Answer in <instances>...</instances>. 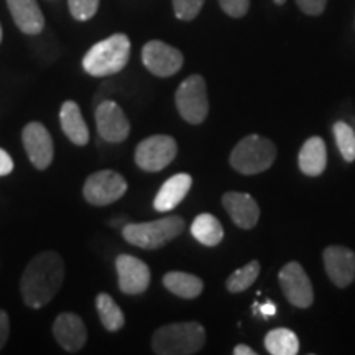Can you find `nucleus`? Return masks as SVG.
<instances>
[{"mask_svg":"<svg viewBox=\"0 0 355 355\" xmlns=\"http://www.w3.org/2000/svg\"><path fill=\"white\" fill-rule=\"evenodd\" d=\"M64 283V261L56 252H42L26 265L20 279L24 303L32 309H40L55 298Z\"/></svg>","mask_w":355,"mask_h":355,"instance_id":"obj_1","label":"nucleus"},{"mask_svg":"<svg viewBox=\"0 0 355 355\" xmlns=\"http://www.w3.org/2000/svg\"><path fill=\"white\" fill-rule=\"evenodd\" d=\"M132 43L127 35L115 33L91 46L83 58V68L94 78L121 73L130 60Z\"/></svg>","mask_w":355,"mask_h":355,"instance_id":"obj_2","label":"nucleus"},{"mask_svg":"<svg viewBox=\"0 0 355 355\" xmlns=\"http://www.w3.org/2000/svg\"><path fill=\"white\" fill-rule=\"evenodd\" d=\"M206 344V329L196 321L173 322L155 331L153 352L158 355L198 354Z\"/></svg>","mask_w":355,"mask_h":355,"instance_id":"obj_3","label":"nucleus"},{"mask_svg":"<svg viewBox=\"0 0 355 355\" xmlns=\"http://www.w3.org/2000/svg\"><path fill=\"white\" fill-rule=\"evenodd\" d=\"M183 217L170 216L152 222L125 224L122 229V235L130 245L144 248V250H157V248L165 247L180 234H183Z\"/></svg>","mask_w":355,"mask_h":355,"instance_id":"obj_4","label":"nucleus"},{"mask_svg":"<svg viewBox=\"0 0 355 355\" xmlns=\"http://www.w3.org/2000/svg\"><path fill=\"white\" fill-rule=\"evenodd\" d=\"M277 159V146L260 135H247L230 153V166L241 175H259L272 168Z\"/></svg>","mask_w":355,"mask_h":355,"instance_id":"obj_5","label":"nucleus"},{"mask_svg":"<svg viewBox=\"0 0 355 355\" xmlns=\"http://www.w3.org/2000/svg\"><path fill=\"white\" fill-rule=\"evenodd\" d=\"M175 102L183 121L191 125H199L206 121L207 114H209V99H207V87L204 78L199 74L186 78L178 87Z\"/></svg>","mask_w":355,"mask_h":355,"instance_id":"obj_6","label":"nucleus"},{"mask_svg":"<svg viewBox=\"0 0 355 355\" xmlns=\"http://www.w3.org/2000/svg\"><path fill=\"white\" fill-rule=\"evenodd\" d=\"M128 184L121 173L112 170H101L87 176L84 183V199L91 206H109L119 201L127 193Z\"/></svg>","mask_w":355,"mask_h":355,"instance_id":"obj_7","label":"nucleus"},{"mask_svg":"<svg viewBox=\"0 0 355 355\" xmlns=\"http://www.w3.org/2000/svg\"><path fill=\"white\" fill-rule=\"evenodd\" d=\"M178 145L170 135H152L135 148V163L146 173H158L176 158Z\"/></svg>","mask_w":355,"mask_h":355,"instance_id":"obj_8","label":"nucleus"},{"mask_svg":"<svg viewBox=\"0 0 355 355\" xmlns=\"http://www.w3.org/2000/svg\"><path fill=\"white\" fill-rule=\"evenodd\" d=\"M141 61L153 76L168 78L183 68L184 56L178 48L170 46L159 40H152L141 50Z\"/></svg>","mask_w":355,"mask_h":355,"instance_id":"obj_9","label":"nucleus"},{"mask_svg":"<svg viewBox=\"0 0 355 355\" xmlns=\"http://www.w3.org/2000/svg\"><path fill=\"white\" fill-rule=\"evenodd\" d=\"M279 286L283 295L296 308L306 309L313 304L314 290L311 279L298 261H290L279 270Z\"/></svg>","mask_w":355,"mask_h":355,"instance_id":"obj_10","label":"nucleus"},{"mask_svg":"<svg viewBox=\"0 0 355 355\" xmlns=\"http://www.w3.org/2000/svg\"><path fill=\"white\" fill-rule=\"evenodd\" d=\"M97 133L107 144H122L130 135V122L115 101H102L96 109Z\"/></svg>","mask_w":355,"mask_h":355,"instance_id":"obj_11","label":"nucleus"},{"mask_svg":"<svg viewBox=\"0 0 355 355\" xmlns=\"http://www.w3.org/2000/svg\"><path fill=\"white\" fill-rule=\"evenodd\" d=\"M21 140L32 165L40 171L46 170L55 158V145L48 128L42 122L26 123L21 132Z\"/></svg>","mask_w":355,"mask_h":355,"instance_id":"obj_12","label":"nucleus"},{"mask_svg":"<svg viewBox=\"0 0 355 355\" xmlns=\"http://www.w3.org/2000/svg\"><path fill=\"white\" fill-rule=\"evenodd\" d=\"M115 268H117L119 288L123 295L137 296L148 290L152 273L145 261L133 255H119L115 259Z\"/></svg>","mask_w":355,"mask_h":355,"instance_id":"obj_13","label":"nucleus"},{"mask_svg":"<svg viewBox=\"0 0 355 355\" xmlns=\"http://www.w3.org/2000/svg\"><path fill=\"white\" fill-rule=\"evenodd\" d=\"M324 268L337 288H347L355 279V252L343 245H331L324 250Z\"/></svg>","mask_w":355,"mask_h":355,"instance_id":"obj_14","label":"nucleus"},{"mask_svg":"<svg viewBox=\"0 0 355 355\" xmlns=\"http://www.w3.org/2000/svg\"><path fill=\"white\" fill-rule=\"evenodd\" d=\"M53 336L66 352H79L87 343L86 324L78 314L61 313L53 322Z\"/></svg>","mask_w":355,"mask_h":355,"instance_id":"obj_15","label":"nucleus"},{"mask_svg":"<svg viewBox=\"0 0 355 355\" xmlns=\"http://www.w3.org/2000/svg\"><path fill=\"white\" fill-rule=\"evenodd\" d=\"M222 204L234 224L243 230L254 229L260 219V207L250 194L229 191L222 196Z\"/></svg>","mask_w":355,"mask_h":355,"instance_id":"obj_16","label":"nucleus"},{"mask_svg":"<svg viewBox=\"0 0 355 355\" xmlns=\"http://www.w3.org/2000/svg\"><path fill=\"white\" fill-rule=\"evenodd\" d=\"M193 178L188 173H178L163 183L153 201V207L158 212H170L188 196Z\"/></svg>","mask_w":355,"mask_h":355,"instance_id":"obj_17","label":"nucleus"},{"mask_svg":"<svg viewBox=\"0 0 355 355\" xmlns=\"http://www.w3.org/2000/svg\"><path fill=\"white\" fill-rule=\"evenodd\" d=\"M12 19L20 32L26 35H38L44 28V17L37 0H7Z\"/></svg>","mask_w":355,"mask_h":355,"instance_id":"obj_18","label":"nucleus"},{"mask_svg":"<svg viewBox=\"0 0 355 355\" xmlns=\"http://www.w3.org/2000/svg\"><path fill=\"white\" fill-rule=\"evenodd\" d=\"M61 128L74 145L84 146L89 141V128L84 121L81 107L74 101H66L60 110Z\"/></svg>","mask_w":355,"mask_h":355,"instance_id":"obj_19","label":"nucleus"},{"mask_svg":"<svg viewBox=\"0 0 355 355\" xmlns=\"http://www.w3.org/2000/svg\"><path fill=\"white\" fill-rule=\"evenodd\" d=\"M298 165L306 176L322 175L327 165V152L321 137H311L304 141L298 155Z\"/></svg>","mask_w":355,"mask_h":355,"instance_id":"obj_20","label":"nucleus"},{"mask_svg":"<svg viewBox=\"0 0 355 355\" xmlns=\"http://www.w3.org/2000/svg\"><path fill=\"white\" fill-rule=\"evenodd\" d=\"M163 285L175 296L184 300H194L204 290L202 279L196 275L184 272H170L163 277Z\"/></svg>","mask_w":355,"mask_h":355,"instance_id":"obj_21","label":"nucleus"},{"mask_svg":"<svg viewBox=\"0 0 355 355\" xmlns=\"http://www.w3.org/2000/svg\"><path fill=\"white\" fill-rule=\"evenodd\" d=\"M191 235H193L201 245L216 247L224 239V227L212 214H199L191 224Z\"/></svg>","mask_w":355,"mask_h":355,"instance_id":"obj_22","label":"nucleus"},{"mask_svg":"<svg viewBox=\"0 0 355 355\" xmlns=\"http://www.w3.org/2000/svg\"><path fill=\"white\" fill-rule=\"evenodd\" d=\"M265 349L272 355H296L300 352L298 336L286 327H278L265 336Z\"/></svg>","mask_w":355,"mask_h":355,"instance_id":"obj_23","label":"nucleus"},{"mask_svg":"<svg viewBox=\"0 0 355 355\" xmlns=\"http://www.w3.org/2000/svg\"><path fill=\"white\" fill-rule=\"evenodd\" d=\"M96 309L99 314L102 326L109 332L121 331L125 324V316H123L122 309L115 303L114 298L107 293H99L96 298Z\"/></svg>","mask_w":355,"mask_h":355,"instance_id":"obj_24","label":"nucleus"},{"mask_svg":"<svg viewBox=\"0 0 355 355\" xmlns=\"http://www.w3.org/2000/svg\"><path fill=\"white\" fill-rule=\"evenodd\" d=\"M260 275V263L257 260L250 261L242 268L235 270L225 282V286L230 293H242L250 288L255 283V279Z\"/></svg>","mask_w":355,"mask_h":355,"instance_id":"obj_25","label":"nucleus"},{"mask_svg":"<svg viewBox=\"0 0 355 355\" xmlns=\"http://www.w3.org/2000/svg\"><path fill=\"white\" fill-rule=\"evenodd\" d=\"M334 139L340 155L347 163L355 162V132L354 128L345 122L334 123Z\"/></svg>","mask_w":355,"mask_h":355,"instance_id":"obj_26","label":"nucleus"},{"mask_svg":"<svg viewBox=\"0 0 355 355\" xmlns=\"http://www.w3.org/2000/svg\"><path fill=\"white\" fill-rule=\"evenodd\" d=\"M69 12L74 20L86 21L96 15L99 8V0H68Z\"/></svg>","mask_w":355,"mask_h":355,"instance_id":"obj_27","label":"nucleus"},{"mask_svg":"<svg viewBox=\"0 0 355 355\" xmlns=\"http://www.w3.org/2000/svg\"><path fill=\"white\" fill-rule=\"evenodd\" d=\"M202 6L204 0H173V8H175L176 19L184 21L196 19Z\"/></svg>","mask_w":355,"mask_h":355,"instance_id":"obj_28","label":"nucleus"},{"mask_svg":"<svg viewBox=\"0 0 355 355\" xmlns=\"http://www.w3.org/2000/svg\"><path fill=\"white\" fill-rule=\"evenodd\" d=\"M219 6L229 17L241 19V17H243L248 12L250 0H219Z\"/></svg>","mask_w":355,"mask_h":355,"instance_id":"obj_29","label":"nucleus"},{"mask_svg":"<svg viewBox=\"0 0 355 355\" xmlns=\"http://www.w3.org/2000/svg\"><path fill=\"white\" fill-rule=\"evenodd\" d=\"M327 0H296V6L300 7V10L306 13V15H321L326 8Z\"/></svg>","mask_w":355,"mask_h":355,"instance_id":"obj_30","label":"nucleus"},{"mask_svg":"<svg viewBox=\"0 0 355 355\" xmlns=\"http://www.w3.org/2000/svg\"><path fill=\"white\" fill-rule=\"evenodd\" d=\"M8 334H10V318L3 309H0V350L6 345Z\"/></svg>","mask_w":355,"mask_h":355,"instance_id":"obj_31","label":"nucleus"},{"mask_svg":"<svg viewBox=\"0 0 355 355\" xmlns=\"http://www.w3.org/2000/svg\"><path fill=\"white\" fill-rule=\"evenodd\" d=\"M13 159L6 150L0 148V176H7L13 171Z\"/></svg>","mask_w":355,"mask_h":355,"instance_id":"obj_32","label":"nucleus"},{"mask_svg":"<svg viewBox=\"0 0 355 355\" xmlns=\"http://www.w3.org/2000/svg\"><path fill=\"white\" fill-rule=\"evenodd\" d=\"M259 311L261 313V316L270 318V316H275V314H277V306H275L272 301H266V303L259 306Z\"/></svg>","mask_w":355,"mask_h":355,"instance_id":"obj_33","label":"nucleus"},{"mask_svg":"<svg viewBox=\"0 0 355 355\" xmlns=\"http://www.w3.org/2000/svg\"><path fill=\"white\" fill-rule=\"evenodd\" d=\"M234 355H255V350L245 344H239L234 347Z\"/></svg>","mask_w":355,"mask_h":355,"instance_id":"obj_34","label":"nucleus"},{"mask_svg":"<svg viewBox=\"0 0 355 355\" xmlns=\"http://www.w3.org/2000/svg\"><path fill=\"white\" fill-rule=\"evenodd\" d=\"M273 2H275V3H277V6H283V3H285V2H286V0H273Z\"/></svg>","mask_w":355,"mask_h":355,"instance_id":"obj_35","label":"nucleus"},{"mask_svg":"<svg viewBox=\"0 0 355 355\" xmlns=\"http://www.w3.org/2000/svg\"><path fill=\"white\" fill-rule=\"evenodd\" d=\"M0 42H2V26H0Z\"/></svg>","mask_w":355,"mask_h":355,"instance_id":"obj_36","label":"nucleus"}]
</instances>
